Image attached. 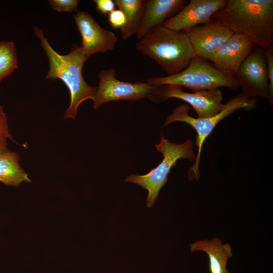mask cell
Masks as SVG:
<instances>
[{"instance_id": "cell-1", "label": "cell", "mask_w": 273, "mask_h": 273, "mask_svg": "<svg viewBox=\"0 0 273 273\" xmlns=\"http://www.w3.org/2000/svg\"><path fill=\"white\" fill-rule=\"evenodd\" d=\"M33 29L49 59L50 67L46 79H60L68 87L70 102L64 118L74 119L79 106L86 100L93 101L97 89V86L89 85L82 76V68L88 59L77 44L72 46L68 54H59L51 46L41 29L36 26Z\"/></svg>"}, {"instance_id": "cell-2", "label": "cell", "mask_w": 273, "mask_h": 273, "mask_svg": "<svg viewBox=\"0 0 273 273\" xmlns=\"http://www.w3.org/2000/svg\"><path fill=\"white\" fill-rule=\"evenodd\" d=\"M211 20L250 37L263 50L272 46V0H227Z\"/></svg>"}, {"instance_id": "cell-3", "label": "cell", "mask_w": 273, "mask_h": 273, "mask_svg": "<svg viewBox=\"0 0 273 273\" xmlns=\"http://www.w3.org/2000/svg\"><path fill=\"white\" fill-rule=\"evenodd\" d=\"M135 49L154 60L169 76L185 69L195 56L185 32L163 25L153 29L139 40Z\"/></svg>"}, {"instance_id": "cell-4", "label": "cell", "mask_w": 273, "mask_h": 273, "mask_svg": "<svg viewBox=\"0 0 273 273\" xmlns=\"http://www.w3.org/2000/svg\"><path fill=\"white\" fill-rule=\"evenodd\" d=\"M256 106V99L248 98L242 93H240L223 104L219 113L211 117L200 118L192 117L189 114L190 107L186 104L175 107L172 113L167 116L161 128L174 122H182L191 125L197 134L195 145L198 147V151L194 164L188 171V177L190 180H197L199 178V166L203 144L217 124L236 110L242 109L250 111Z\"/></svg>"}, {"instance_id": "cell-5", "label": "cell", "mask_w": 273, "mask_h": 273, "mask_svg": "<svg viewBox=\"0 0 273 273\" xmlns=\"http://www.w3.org/2000/svg\"><path fill=\"white\" fill-rule=\"evenodd\" d=\"M194 144L191 139L184 143L176 144L166 139L160 134V142L156 144L157 151L163 155V160L155 168L145 175L131 174L125 181L135 184L148 191L147 207H152L158 198L161 188L166 184L167 176L172 167L180 159L194 161L196 154L193 150Z\"/></svg>"}, {"instance_id": "cell-6", "label": "cell", "mask_w": 273, "mask_h": 273, "mask_svg": "<svg viewBox=\"0 0 273 273\" xmlns=\"http://www.w3.org/2000/svg\"><path fill=\"white\" fill-rule=\"evenodd\" d=\"M146 82L153 86L177 85L195 92L220 87L236 89L240 87L235 76L223 73L208 60L197 56L180 72L170 76L150 77Z\"/></svg>"}, {"instance_id": "cell-7", "label": "cell", "mask_w": 273, "mask_h": 273, "mask_svg": "<svg viewBox=\"0 0 273 273\" xmlns=\"http://www.w3.org/2000/svg\"><path fill=\"white\" fill-rule=\"evenodd\" d=\"M116 72L112 67L99 72V84L93 100L94 109L110 101L149 99L155 86L142 81L130 82L120 80L116 77Z\"/></svg>"}, {"instance_id": "cell-8", "label": "cell", "mask_w": 273, "mask_h": 273, "mask_svg": "<svg viewBox=\"0 0 273 273\" xmlns=\"http://www.w3.org/2000/svg\"><path fill=\"white\" fill-rule=\"evenodd\" d=\"M171 98L180 99L191 105L200 118L217 115L223 105L222 93L218 88L188 93L182 87L174 85L155 86L149 99L160 103Z\"/></svg>"}, {"instance_id": "cell-9", "label": "cell", "mask_w": 273, "mask_h": 273, "mask_svg": "<svg viewBox=\"0 0 273 273\" xmlns=\"http://www.w3.org/2000/svg\"><path fill=\"white\" fill-rule=\"evenodd\" d=\"M235 77L245 96L250 99L264 98L272 105L264 50L258 46L254 47L240 66Z\"/></svg>"}, {"instance_id": "cell-10", "label": "cell", "mask_w": 273, "mask_h": 273, "mask_svg": "<svg viewBox=\"0 0 273 273\" xmlns=\"http://www.w3.org/2000/svg\"><path fill=\"white\" fill-rule=\"evenodd\" d=\"M73 18L82 38L80 47L88 59L95 54L113 50L118 37L113 31L103 28L86 12L77 11Z\"/></svg>"}, {"instance_id": "cell-11", "label": "cell", "mask_w": 273, "mask_h": 273, "mask_svg": "<svg viewBox=\"0 0 273 273\" xmlns=\"http://www.w3.org/2000/svg\"><path fill=\"white\" fill-rule=\"evenodd\" d=\"M226 2L227 0H191L163 26L176 31H188L211 22L213 15Z\"/></svg>"}, {"instance_id": "cell-12", "label": "cell", "mask_w": 273, "mask_h": 273, "mask_svg": "<svg viewBox=\"0 0 273 273\" xmlns=\"http://www.w3.org/2000/svg\"><path fill=\"white\" fill-rule=\"evenodd\" d=\"M255 46L251 38L235 32L209 60L220 72L235 76L240 66Z\"/></svg>"}, {"instance_id": "cell-13", "label": "cell", "mask_w": 273, "mask_h": 273, "mask_svg": "<svg viewBox=\"0 0 273 273\" xmlns=\"http://www.w3.org/2000/svg\"><path fill=\"white\" fill-rule=\"evenodd\" d=\"M184 32L190 40L195 55L206 60L234 33L226 26L212 20Z\"/></svg>"}, {"instance_id": "cell-14", "label": "cell", "mask_w": 273, "mask_h": 273, "mask_svg": "<svg viewBox=\"0 0 273 273\" xmlns=\"http://www.w3.org/2000/svg\"><path fill=\"white\" fill-rule=\"evenodd\" d=\"M184 0H148L136 36L140 40L150 31L163 25L185 5Z\"/></svg>"}, {"instance_id": "cell-15", "label": "cell", "mask_w": 273, "mask_h": 273, "mask_svg": "<svg viewBox=\"0 0 273 273\" xmlns=\"http://www.w3.org/2000/svg\"><path fill=\"white\" fill-rule=\"evenodd\" d=\"M190 249L192 252L201 251L207 254L210 273H230L226 265L233 253L229 243L222 244L220 239L217 238L199 240L190 244Z\"/></svg>"}, {"instance_id": "cell-16", "label": "cell", "mask_w": 273, "mask_h": 273, "mask_svg": "<svg viewBox=\"0 0 273 273\" xmlns=\"http://www.w3.org/2000/svg\"><path fill=\"white\" fill-rule=\"evenodd\" d=\"M20 156L8 150L0 154V181L6 185L18 187L22 182H30L28 174L20 166Z\"/></svg>"}, {"instance_id": "cell-17", "label": "cell", "mask_w": 273, "mask_h": 273, "mask_svg": "<svg viewBox=\"0 0 273 273\" xmlns=\"http://www.w3.org/2000/svg\"><path fill=\"white\" fill-rule=\"evenodd\" d=\"M115 6L123 11L126 17L124 26L120 29L122 39L126 40L136 34L140 25L146 1L115 0Z\"/></svg>"}, {"instance_id": "cell-18", "label": "cell", "mask_w": 273, "mask_h": 273, "mask_svg": "<svg viewBox=\"0 0 273 273\" xmlns=\"http://www.w3.org/2000/svg\"><path fill=\"white\" fill-rule=\"evenodd\" d=\"M17 68L16 48L12 41H0V82Z\"/></svg>"}, {"instance_id": "cell-19", "label": "cell", "mask_w": 273, "mask_h": 273, "mask_svg": "<svg viewBox=\"0 0 273 273\" xmlns=\"http://www.w3.org/2000/svg\"><path fill=\"white\" fill-rule=\"evenodd\" d=\"M14 141L9 129L8 118L4 110V107L0 106V154L8 150V140Z\"/></svg>"}, {"instance_id": "cell-20", "label": "cell", "mask_w": 273, "mask_h": 273, "mask_svg": "<svg viewBox=\"0 0 273 273\" xmlns=\"http://www.w3.org/2000/svg\"><path fill=\"white\" fill-rule=\"evenodd\" d=\"M49 2L53 10L59 12L76 11L79 3L78 0H50Z\"/></svg>"}, {"instance_id": "cell-21", "label": "cell", "mask_w": 273, "mask_h": 273, "mask_svg": "<svg viewBox=\"0 0 273 273\" xmlns=\"http://www.w3.org/2000/svg\"><path fill=\"white\" fill-rule=\"evenodd\" d=\"M266 67L268 73L269 90L273 97V47L272 46L264 50Z\"/></svg>"}, {"instance_id": "cell-22", "label": "cell", "mask_w": 273, "mask_h": 273, "mask_svg": "<svg viewBox=\"0 0 273 273\" xmlns=\"http://www.w3.org/2000/svg\"><path fill=\"white\" fill-rule=\"evenodd\" d=\"M108 20L111 26L115 29H121L126 23L124 13L118 9L114 10L109 14Z\"/></svg>"}, {"instance_id": "cell-23", "label": "cell", "mask_w": 273, "mask_h": 273, "mask_svg": "<svg viewBox=\"0 0 273 273\" xmlns=\"http://www.w3.org/2000/svg\"><path fill=\"white\" fill-rule=\"evenodd\" d=\"M96 9L101 14L104 15H109L115 10V5L112 0H94Z\"/></svg>"}]
</instances>
